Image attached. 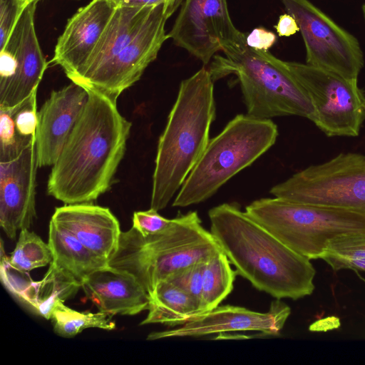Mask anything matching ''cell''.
<instances>
[{"mask_svg": "<svg viewBox=\"0 0 365 365\" xmlns=\"http://www.w3.org/2000/svg\"><path fill=\"white\" fill-rule=\"evenodd\" d=\"M88 100L52 168L48 194L65 205L92 202L110 187L132 123L117 101L85 88Z\"/></svg>", "mask_w": 365, "mask_h": 365, "instance_id": "obj_1", "label": "cell"}, {"mask_svg": "<svg viewBox=\"0 0 365 365\" xmlns=\"http://www.w3.org/2000/svg\"><path fill=\"white\" fill-rule=\"evenodd\" d=\"M210 232L238 275L275 299L310 295L315 269L310 259L282 243L235 203L208 211Z\"/></svg>", "mask_w": 365, "mask_h": 365, "instance_id": "obj_2", "label": "cell"}, {"mask_svg": "<svg viewBox=\"0 0 365 365\" xmlns=\"http://www.w3.org/2000/svg\"><path fill=\"white\" fill-rule=\"evenodd\" d=\"M213 83L205 66L180 83L158 140L150 208L167 207L205 150L215 118Z\"/></svg>", "mask_w": 365, "mask_h": 365, "instance_id": "obj_3", "label": "cell"}, {"mask_svg": "<svg viewBox=\"0 0 365 365\" xmlns=\"http://www.w3.org/2000/svg\"><path fill=\"white\" fill-rule=\"evenodd\" d=\"M221 250L195 211L172 219L160 233L143 236L134 227L121 232L108 266L132 274L148 294L176 272L205 262Z\"/></svg>", "mask_w": 365, "mask_h": 365, "instance_id": "obj_4", "label": "cell"}, {"mask_svg": "<svg viewBox=\"0 0 365 365\" xmlns=\"http://www.w3.org/2000/svg\"><path fill=\"white\" fill-rule=\"evenodd\" d=\"M247 35L213 57L209 71L213 81L237 76L247 114L257 118L298 115L310 120L314 108L288 62L267 51L250 48Z\"/></svg>", "mask_w": 365, "mask_h": 365, "instance_id": "obj_5", "label": "cell"}, {"mask_svg": "<svg viewBox=\"0 0 365 365\" xmlns=\"http://www.w3.org/2000/svg\"><path fill=\"white\" fill-rule=\"evenodd\" d=\"M277 125L270 119L237 115L215 138L175 197L173 207L198 204L250 165L276 142Z\"/></svg>", "mask_w": 365, "mask_h": 365, "instance_id": "obj_6", "label": "cell"}, {"mask_svg": "<svg viewBox=\"0 0 365 365\" xmlns=\"http://www.w3.org/2000/svg\"><path fill=\"white\" fill-rule=\"evenodd\" d=\"M245 211L287 247L310 260L319 259L334 238L365 232L364 213L276 197L256 200Z\"/></svg>", "mask_w": 365, "mask_h": 365, "instance_id": "obj_7", "label": "cell"}, {"mask_svg": "<svg viewBox=\"0 0 365 365\" xmlns=\"http://www.w3.org/2000/svg\"><path fill=\"white\" fill-rule=\"evenodd\" d=\"M270 193L291 202L365 214V155L340 153L294 174Z\"/></svg>", "mask_w": 365, "mask_h": 365, "instance_id": "obj_8", "label": "cell"}, {"mask_svg": "<svg viewBox=\"0 0 365 365\" xmlns=\"http://www.w3.org/2000/svg\"><path fill=\"white\" fill-rule=\"evenodd\" d=\"M287 62L313 104L311 120L329 137L359 135L365 120V95L357 79L307 63Z\"/></svg>", "mask_w": 365, "mask_h": 365, "instance_id": "obj_9", "label": "cell"}, {"mask_svg": "<svg viewBox=\"0 0 365 365\" xmlns=\"http://www.w3.org/2000/svg\"><path fill=\"white\" fill-rule=\"evenodd\" d=\"M280 1L299 27L306 63L357 79L364 65L358 39L309 0Z\"/></svg>", "mask_w": 365, "mask_h": 365, "instance_id": "obj_10", "label": "cell"}, {"mask_svg": "<svg viewBox=\"0 0 365 365\" xmlns=\"http://www.w3.org/2000/svg\"><path fill=\"white\" fill-rule=\"evenodd\" d=\"M182 1L154 6L132 40L109 61L78 84L117 101L156 59L163 44L168 39L165 24Z\"/></svg>", "mask_w": 365, "mask_h": 365, "instance_id": "obj_11", "label": "cell"}, {"mask_svg": "<svg viewBox=\"0 0 365 365\" xmlns=\"http://www.w3.org/2000/svg\"><path fill=\"white\" fill-rule=\"evenodd\" d=\"M37 3L25 8L0 49V107L11 109L26 101L37 91L47 68L35 30Z\"/></svg>", "mask_w": 365, "mask_h": 365, "instance_id": "obj_12", "label": "cell"}, {"mask_svg": "<svg viewBox=\"0 0 365 365\" xmlns=\"http://www.w3.org/2000/svg\"><path fill=\"white\" fill-rule=\"evenodd\" d=\"M227 6V0H182L168 38L207 65L246 35L233 24Z\"/></svg>", "mask_w": 365, "mask_h": 365, "instance_id": "obj_13", "label": "cell"}, {"mask_svg": "<svg viewBox=\"0 0 365 365\" xmlns=\"http://www.w3.org/2000/svg\"><path fill=\"white\" fill-rule=\"evenodd\" d=\"M37 161L35 140L14 158L0 161V225L11 240L36 217Z\"/></svg>", "mask_w": 365, "mask_h": 365, "instance_id": "obj_14", "label": "cell"}, {"mask_svg": "<svg viewBox=\"0 0 365 365\" xmlns=\"http://www.w3.org/2000/svg\"><path fill=\"white\" fill-rule=\"evenodd\" d=\"M289 307L276 299L267 312H258L233 305L218 306L200 314L190 322L173 329L154 331L147 340L172 337H199L213 334L255 331L278 336L290 315Z\"/></svg>", "mask_w": 365, "mask_h": 365, "instance_id": "obj_15", "label": "cell"}, {"mask_svg": "<svg viewBox=\"0 0 365 365\" xmlns=\"http://www.w3.org/2000/svg\"><path fill=\"white\" fill-rule=\"evenodd\" d=\"M116 7L112 0H92L68 20L52 61L72 82L79 77Z\"/></svg>", "mask_w": 365, "mask_h": 365, "instance_id": "obj_16", "label": "cell"}, {"mask_svg": "<svg viewBox=\"0 0 365 365\" xmlns=\"http://www.w3.org/2000/svg\"><path fill=\"white\" fill-rule=\"evenodd\" d=\"M88 97V91L72 82L53 91L38 112L35 135L39 168L52 166L72 131Z\"/></svg>", "mask_w": 365, "mask_h": 365, "instance_id": "obj_17", "label": "cell"}, {"mask_svg": "<svg viewBox=\"0 0 365 365\" xmlns=\"http://www.w3.org/2000/svg\"><path fill=\"white\" fill-rule=\"evenodd\" d=\"M51 220L108 262L117 251L122 231L108 207L91 202L65 205L55 209Z\"/></svg>", "mask_w": 365, "mask_h": 365, "instance_id": "obj_18", "label": "cell"}, {"mask_svg": "<svg viewBox=\"0 0 365 365\" xmlns=\"http://www.w3.org/2000/svg\"><path fill=\"white\" fill-rule=\"evenodd\" d=\"M81 288L99 312L112 317L135 315L148 308V294L137 279L110 266L91 274Z\"/></svg>", "mask_w": 365, "mask_h": 365, "instance_id": "obj_19", "label": "cell"}, {"mask_svg": "<svg viewBox=\"0 0 365 365\" xmlns=\"http://www.w3.org/2000/svg\"><path fill=\"white\" fill-rule=\"evenodd\" d=\"M152 7L117 6L78 79L79 83L118 53L135 36Z\"/></svg>", "mask_w": 365, "mask_h": 365, "instance_id": "obj_20", "label": "cell"}, {"mask_svg": "<svg viewBox=\"0 0 365 365\" xmlns=\"http://www.w3.org/2000/svg\"><path fill=\"white\" fill-rule=\"evenodd\" d=\"M48 243L53 257L50 264L81 287L93 272L108 266V262L51 220Z\"/></svg>", "mask_w": 365, "mask_h": 365, "instance_id": "obj_21", "label": "cell"}, {"mask_svg": "<svg viewBox=\"0 0 365 365\" xmlns=\"http://www.w3.org/2000/svg\"><path fill=\"white\" fill-rule=\"evenodd\" d=\"M49 265L41 280L34 282L28 275L24 277V274L9 289L18 299L46 319H50L51 312L58 299L64 302L75 295L81 287Z\"/></svg>", "mask_w": 365, "mask_h": 365, "instance_id": "obj_22", "label": "cell"}, {"mask_svg": "<svg viewBox=\"0 0 365 365\" xmlns=\"http://www.w3.org/2000/svg\"><path fill=\"white\" fill-rule=\"evenodd\" d=\"M148 315L140 325L160 324L180 327L200 314L195 302L182 289L168 282H160L148 294Z\"/></svg>", "mask_w": 365, "mask_h": 365, "instance_id": "obj_23", "label": "cell"}, {"mask_svg": "<svg viewBox=\"0 0 365 365\" xmlns=\"http://www.w3.org/2000/svg\"><path fill=\"white\" fill-rule=\"evenodd\" d=\"M237 275L222 250L207 260L202 278L201 314L218 307L232 292Z\"/></svg>", "mask_w": 365, "mask_h": 365, "instance_id": "obj_24", "label": "cell"}, {"mask_svg": "<svg viewBox=\"0 0 365 365\" xmlns=\"http://www.w3.org/2000/svg\"><path fill=\"white\" fill-rule=\"evenodd\" d=\"M58 299L51 312L50 319L56 334L65 337H73L88 328H98L105 330L115 329L112 316L99 312H78L64 304Z\"/></svg>", "mask_w": 365, "mask_h": 365, "instance_id": "obj_25", "label": "cell"}, {"mask_svg": "<svg viewBox=\"0 0 365 365\" xmlns=\"http://www.w3.org/2000/svg\"><path fill=\"white\" fill-rule=\"evenodd\" d=\"M319 259L334 271L365 270V232L339 235L330 240Z\"/></svg>", "mask_w": 365, "mask_h": 365, "instance_id": "obj_26", "label": "cell"}, {"mask_svg": "<svg viewBox=\"0 0 365 365\" xmlns=\"http://www.w3.org/2000/svg\"><path fill=\"white\" fill-rule=\"evenodd\" d=\"M52 259L48 243L43 242L35 232L24 229L20 231L16 245L8 262L15 269L27 272L50 264Z\"/></svg>", "mask_w": 365, "mask_h": 365, "instance_id": "obj_27", "label": "cell"}, {"mask_svg": "<svg viewBox=\"0 0 365 365\" xmlns=\"http://www.w3.org/2000/svg\"><path fill=\"white\" fill-rule=\"evenodd\" d=\"M21 138L16 129L13 114L5 108L0 107V161L15 158L29 143Z\"/></svg>", "mask_w": 365, "mask_h": 365, "instance_id": "obj_28", "label": "cell"}, {"mask_svg": "<svg viewBox=\"0 0 365 365\" xmlns=\"http://www.w3.org/2000/svg\"><path fill=\"white\" fill-rule=\"evenodd\" d=\"M205 262H200L183 268L167 280L186 292L197 304L201 314L202 278Z\"/></svg>", "mask_w": 365, "mask_h": 365, "instance_id": "obj_29", "label": "cell"}, {"mask_svg": "<svg viewBox=\"0 0 365 365\" xmlns=\"http://www.w3.org/2000/svg\"><path fill=\"white\" fill-rule=\"evenodd\" d=\"M36 93L37 91H35L19 106L11 109L7 108L13 114L19 135L27 140L34 139L36 135L38 123Z\"/></svg>", "mask_w": 365, "mask_h": 365, "instance_id": "obj_30", "label": "cell"}, {"mask_svg": "<svg viewBox=\"0 0 365 365\" xmlns=\"http://www.w3.org/2000/svg\"><path fill=\"white\" fill-rule=\"evenodd\" d=\"M172 219H167L158 213V210L150 208L145 211H135L133 216V227L143 236L157 235L165 230Z\"/></svg>", "mask_w": 365, "mask_h": 365, "instance_id": "obj_31", "label": "cell"}, {"mask_svg": "<svg viewBox=\"0 0 365 365\" xmlns=\"http://www.w3.org/2000/svg\"><path fill=\"white\" fill-rule=\"evenodd\" d=\"M25 8L21 0H0V49L6 43Z\"/></svg>", "mask_w": 365, "mask_h": 365, "instance_id": "obj_32", "label": "cell"}, {"mask_svg": "<svg viewBox=\"0 0 365 365\" xmlns=\"http://www.w3.org/2000/svg\"><path fill=\"white\" fill-rule=\"evenodd\" d=\"M276 41V34L262 27L254 29L246 38L248 46L264 51H267Z\"/></svg>", "mask_w": 365, "mask_h": 365, "instance_id": "obj_33", "label": "cell"}, {"mask_svg": "<svg viewBox=\"0 0 365 365\" xmlns=\"http://www.w3.org/2000/svg\"><path fill=\"white\" fill-rule=\"evenodd\" d=\"M279 36H290L299 31V27L295 19L287 13L279 16L277 24L274 26Z\"/></svg>", "mask_w": 365, "mask_h": 365, "instance_id": "obj_34", "label": "cell"}, {"mask_svg": "<svg viewBox=\"0 0 365 365\" xmlns=\"http://www.w3.org/2000/svg\"><path fill=\"white\" fill-rule=\"evenodd\" d=\"M116 6L128 7H152L160 4L169 3L175 0H112Z\"/></svg>", "mask_w": 365, "mask_h": 365, "instance_id": "obj_35", "label": "cell"}, {"mask_svg": "<svg viewBox=\"0 0 365 365\" xmlns=\"http://www.w3.org/2000/svg\"><path fill=\"white\" fill-rule=\"evenodd\" d=\"M339 326L340 322L339 318L329 317L314 322L309 326V329L311 331H327L336 329Z\"/></svg>", "mask_w": 365, "mask_h": 365, "instance_id": "obj_36", "label": "cell"}, {"mask_svg": "<svg viewBox=\"0 0 365 365\" xmlns=\"http://www.w3.org/2000/svg\"><path fill=\"white\" fill-rule=\"evenodd\" d=\"M41 0H21L23 4L26 7L29 4L33 2H38Z\"/></svg>", "mask_w": 365, "mask_h": 365, "instance_id": "obj_37", "label": "cell"}, {"mask_svg": "<svg viewBox=\"0 0 365 365\" xmlns=\"http://www.w3.org/2000/svg\"><path fill=\"white\" fill-rule=\"evenodd\" d=\"M362 12H363V16H364V21H365V4H363V6H362Z\"/></svg>", "mask_w": 365, "mask_h": 365, "instance_id": "obj_38", "label": "cell"}]
</instances>
